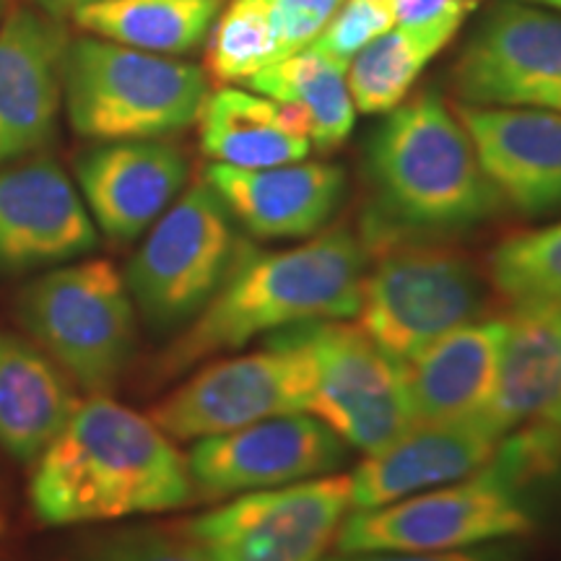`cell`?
<instances>
[{"label":"cell","mask_w":561,"mask_h":561,"mask_svg":"<svg viewBox=\"0 0 561 561\" xmlns=\"http://www.w3.org/2000/svg\"><path fill=\"white\" fill-rule=\"evenodd\" d=\"M502 437L486 413L453 421H413L409 430L369 453L348 473L351 510H375L466 479L486 466Z\"/></svg>","instance_id":"obj_15"},{"label":"cell","mask_w":561,"mask_h":561,"mask_svg":"<svg viewBox=\"0 0 561 561\" xmlns=\"http://www.w3.org/2000/svg\"><path fill=\"white\" fill-rule=\"evenodd\" d=\"M286 58L280 32L265 0H227L208 34L206 76L216 83H248Z\"/></svg>","instance_id":"obj_27"},{"label":"cell","mask_w":561,"mask_h":561,"mask_svg":"<svg viewBox=\"0 0 561 561\" xmlns=\"http://www.w3.org/2000/svg\"><path fill=\"white\" fill-rule=\"evenodd\" d=\"M486 419L500 434L525 424L561 430V301L512 305Z\"/></svg>","instance_id":"obj_20"},{"label":"cell","mask_w":561,"mask_h":561,"mask_svg":"<svg viewBox=\"0 0 561 561\" xmlns=\"http://www.w3.org/2000/svg\"><path fill=\"white\" fill-rule=\"evenodd\" d=\"M206 70L100 37L68 42L62 104L81 138L140 140L180 133L198 121Z\"/></svg>","instance_id":"obj_4"},{"label":"cell","mask_w":561,"mask_h":561,"mask_svg":"<svg viewBox=\"0 0 561 561\" xmlns=\"http://www.w3.org/2000/svg\"><path fill=\"white\" fill-rule=\"evenodd\" d=\"M515 3H530L538 5V9H551L561 13V0H515Z\"/></svg>","instance_id":"obj_35"},{"label":"cell","mask_w":561,"mask_h":561,"mask_svg":"<svg viewBox=\"0 0 561 561\" xmlns=\"http://www.w3.org/2000/svg\"><path fill=\"white\" fill-rule=\"evenodd\" d=\"M30 496L45 525H79L185 507L195 489L172 437L149 416L94 396L37 458Z\"/></svg>","instance_id":"obj_2"},{"label":"cell","mask_w":561,"mask_h":561,"mask_svg":"<svg viewBox=\"0 0 561 561\" xmlns=\"http://www.w3.org/2000/svg\"><path fill=\"white\" fill-rule=\"evenodd\" d=\"M9 0H0V24H3V19H5V13H9Z\"/></svg>","instance_id":"obj_36"},{"label":"cell","mask_w":561,"mask_h":561,"mask_svg":"<svg viewBox=\"0 0 561 561\" xmlns=\"http://www.w3.org/2000/svg\"><path fill=\"white\" fill-rule=\"evenodd\" d=\"M369 265L362 237L333 227L289 250L244 244L229 278L187 331L157 359V380H172L208 356L314 320H346L359 310Z\"/></svg>","instance_id":"obj_3"},{"label":"cell","mask_w":561,"mask_h":561,"mask_svg":"<svg viewBox=\"0 0 561 561\" xmlns=\"http://www.w3.org/2000/svg\"><path fill=\"white\" fill-rule=\"evenodd\" d=\"M203 180L257 240H310L328 227L346 191V174L325 161L265 170L208 164Z\"/></svg>","instance_id":"obj_19"},{"label":"cell","mask_w":561,"mask_h":561,"mask_svg":"<svg viewBox=\"0 0 561 561\" xmlns=\"http://www.w3.org/2000/svg\"><path fill=\"white\" fill-rule=\"evenodd\" d=\"M453 81L476 107L561 112V13L515 0L496 5L462 50Z\"/></svg>","instance_id":"obj_13"},{"label":"cell","mask_w":561,"mask_h":561,"mask_svg":"<svg viewBox=\"0 0 561 561\" xmlns=\"http://www.w3.org/2000/svg\"><path fill=\"white\" fill-rule=\"evenodd\" d=\"M60 19L11 5L0 24V167L42 149L62 107Z\"/></svg>","instance_id":"obj_14"},{"label":"cell","mask_w":561,"mask_h":561,"mask_svg":"<svg viewBox=\"0 0 561 561\" xmlns=\"http://www.w3.org/2000/svg\"><path fill=\"white\" fill-rule=\"evenodd\" d=\"M367 255L398 242L445 240L479 227L502 201L458 112L424 91L388 112L367 146Z\"/></svg>","instance_id":"obj_1"},{"label":"cell","mask_w":561,"mask_h":561,"mask_svg":"<svg viewBox=\"0 0 561 561\" xmlns=\"http://www.w3.org/2000/svg\"><path fill=\"white\" fill-rule=\"evenodd\" d=\"M489 305L483 273L442 240L377 250L362 280L356 325L396 362H411L442 335L481 320Z\"/></svg>","instance_id":"obj_6"},{"label":"cell","mask_w":561,"mask_h":561,"mask_svg":"<svg viewBox=\"0 0 561 561\" xmlns=\"http://www.w3.org/2000/svg\"><path fill=\"white\" fill-rule=\"evenodd\" d=\"M468 16H442L419 24H392L371 39L346 68L354 107L364 115H388L405 102L424 68L437 58Z\"/></svg>","instance_id":"obj_25"},{"label":"cell","mask_w":561,"mask_h":561,"mask_svg":"<svg viewBox=\"0 0 561 561\" xmlns=\"http://www.w3.org/2000/svg\"><path fill=\"white\" fill-rule=\"evenodd\" d=\"M489 280L510 305L561 301V221L496 244L489 255Z\"/></svg>","instance_id":"obj_28"},{"label":"cell","mask_w":561,"mask_h":561,"mask_svg":"<svg viewBox=\"0 0 561 561\" xmlns=\"http://www.w3.org/2000/svg\"><path fill=\"white\" fill-rule=\"evenodd\" d=\"M187 159L159 138L110 140L79 159L89 216L115 242H133L178 201Z\"/></svg>","instance_id":"obj_18"},{"label":"cell","mask_w":561,"mask_h":561,"mask_svg":"<svg viewBox=\"0 0 561 561\" xmlns=\"http://www.w3.org/2000/svg\"><path fill=\"white\" fill-rule=\"evenodd\" d=\"M504 320H473L403 364L416 421L486 413L496 390Z\"/></svg>","instance_id":"obj_21"},{"label":"cell","mask_w":561,"mask_h":561,"mask_svg":"<svg viewBox=\"0 0 561 561\" xmlns=\"http://www.w3.org/2000/svg\"><path fill=\"white\" fill-rule=\"evenodd\" d=\"M195 123L201 149L210 164L265 170L305 161L312 151V140L297 112L250 89L208 91Z\"/></svg>","instance_id":"obj_23"},{"label":"cell","mask_w":561,"mask_h":561,"mask_svg":"<svg viewBox=\"0 0 561 561\" xmlns=\"http://www.w3.org/2000/svg\"><path fill=\"white\" fill-rule=\"evenodd\" d=\"M227 0H100L70 13L91 37L151 55H185L208 39Z\"/></svg>","instance_id":"obj_24"},{"label":"cell","mask_w":561,"mask_h":561,"mask_svg":"<svg viewBox=\"0 0 561 561\" xmlns=\"http://www.w3.org/2000/svg\"><path fill=\"white\" fill-rule=\"evenodd\" d=\"M244 244L206 180L178 195L133 255L125 284L153 331L187 325L229 278Z\"/></svg>","instance_id":"obj_8"},{"label":"cell","mask_w":561,"mask_h":561,"mask_svg":"<svg viewBox=\"0 0 561 561\" xmlns=\"http://www.w3.org/2000/svg\"><path fill=\"white\" fill-rule=\"evenodd\" d=\"M94 248L87 203L53 159L0 167V271L66 263Z\"/></svg>","instance_id":"obj_16"},{"label":"cell","mask_w":561,"mask_h":561,"mask_svg":"<svg viewBox=\"0 0 561 561\" xmlns=\"http://www.w3.org/2000/svg\"><path fill=\"white\" fill-rule=\"evenodd\" d=\"M458 117L502 206L523 216L561 210V112L460 104Z\"/></svg>","instance_id":"obj_17"},{"label":"cell","mask_w":561,"mask_h":561,"mask_svg":"<svg viewBox=\"0 0 561 561\" xmlns=\"http://www.w3.org/2000/svg\"><path fill=\"white\" fill-rule=\"evenodd\" d=\"M392 24H396L392 0H343L341 9L322 26L310 47L348 68L354 55L388 32Z\"/></svg>","instance_id":"obj_29"},{"label":"cell","mask_w":561,"mask_h":561,"mask_svg":"<svg viewBox=\"0 0 561 561\" xmlns=\"http://www.w3.org/2000/svg\"><path fill=\"white\" fill-rule=\"evenodd\" d=\"M538 523V494L494 460L445 486L343 517L339 553L462 551L525 536Z\"/></svg>","instance_id":"obj_5"},{"label":"cell","mask_w":561,"mask_h":561,"mask_svg":"<svg viewBox=\"0 0 561 561\" xmlns=\"http://www.w3.org/2000/svg\"><path fill=\"white\" fill-rule=\"evenodd\" d=\"M351 512L348 476L240 494L182 525L210 561H325Z\"/></svg>","instance_id":"obj_10"},{"label":"cell","mask_w":561,"mask_h":561,"mask_svg":"<svg viewBox=\"0 0 561 561\" xmlns=\"http://www.w3.org/2000/svg\"><path fill=\"white\" fill-rule=\"evenodd\" d=\"M73 382L37 343L0 331V447L37 460L79 409Z\"/></svg>","instance_id":"obj_22"},{"label":"cell","mask_w":561,"mask_h":561,"mask_svg":"<svg viewBox=\"0 0 561 561\" xmlns=\"http://www.w3.org/2000/svg\"><path fill=\"white\" fill-rule=\"evenodd\" d=\"M265 3L276 16L284 53L291 55L312 45L343 0H265Z\"/></svg>","instance_id":"obj_31"},{"label":"cell","mask_w":561,"mask_h":561,"mask_svg":"<svg viewBox=\"0 0 561 561\" xmlns=\"http://www.w3.org/2000/svg\"><path fill=\"white\" fill-rule=\"evenodd\" d=\"M310 362L280 333L234 359L210 362L149 411L167 437L195 442L310 409Z\"/></svg>","instance_id":"obj_11"},{"label":"cell","mask_w":561,"mask_h":561,"mask_svg":"<svg viewBox=\"0 0 561 561\" xmlns=\"http://www.w3.org/2000/svg\"><path fill=\"white\" fill-rule=\"evenodd\" d=\"M479 0H392L396 24H419L442 16H471Z\"/></svg>","instance_id":"obj_33"},{"label":"cell","mask_w":561,"mask_h":561,"mask_svg":"<svg viewBox=\"0 0 561 561\" xmlns=\"http://www.w3.org/2000/svg\"><path fill=\"white\" fill-rule=\"evenodd\" d=\"M310 362V409L328 430L364 455L380 450L416 421L403 364L359 325L314 320L278 331Z\"/></svg>","instance_id":"obj_9"},{"label":"cell","mask_w":561,"mask_h":561,"mask_svg":"<svg viewBox=\"0 0 561 561\" xmlns=\"http://www.w3.org/2000/svg\"><path fill=\"white\" fill-rule=\"evenodd\" d=\"M83 561H210L185 536L161 530H123L102 538Z\"/></svg>","instance_id":"obj_30"},{"label":"cell","mask_w":561,"mask_h":561,"mask_svg":"<svg viewBox=\"0 0 561 561\" xmlns=\"http://www.w3.org/2000/svg\"><path fill=\"white\" fill-rule=\"evenodd\" d=\"M244 89L297 112L312 146L322 151L339 149L354 130L356 107L351 100L346 68L312 47L263 68L244 83Z\"/></svg>","instance_id":"obj_26"},{"label":"cell","mask_w":561,"mask_h":561,"mask_svg":"<svg viewBox=\"0 0 561 561\" xmlns=\"http://www.w3.org/2000/svg\"><path fill=\"white\" fill-rule=\"evenodd\" d=\"M348 445L312 413L273 416L242 430L195 439L187 468L195 496L208 502L278 489L335 473Z\"/></svg>","instance_id":"obj_12"},{"label":"cell","mask_w":561,"mask_h":561,"mask_svg":"<svg viewBox=\"0 0 561 561\" xmlns=\"http://www.w3.org/2000/svg\"><path fill=\"white\" fill-rule=\"evenodd\" d=\"M325 561H507L500 549H462L426 553H339Z\"/></svg>","instance_id":"obj_32"},{"label":"cell","mask_w":561,"mask_h":561,"mask_svg":"<svg viewBox=\"0 0 561 561\" xmlns=\"http://www.w3.org/2000/svg\"><path fill=\"white\" fill-rule=\"evenodd\" d=\"M89 3H100V0H34V5H39L42 11L50 13L55 19L70 16L76 9H81V5H89Z\"/></svg>","instance_id":"obj_34"},{"label":"cell","mask_w":561,"mask_h":561,"mask_svg":"<svg viewBox=\"0 0 561 561\" xmlns=\"http://www.w3.org/2000/svg\"><path fill=\"white\" fill-rule=\"evenodd\" d=\"M16 312L34 343L91 396L115 388L136 348L128 284L102 257L32 280Z\"/></svg>","instance_id":"obj_7"}]
</instances>
